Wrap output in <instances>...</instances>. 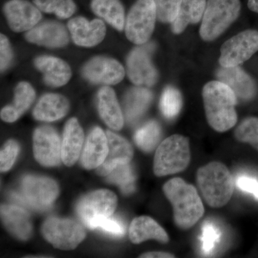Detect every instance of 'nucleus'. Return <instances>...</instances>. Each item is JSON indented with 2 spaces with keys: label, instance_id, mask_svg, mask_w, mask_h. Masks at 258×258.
Instances as JSON below:
<instances>
[{
  "label": "nucleus",
  "instance_id": "f257e3e1",
  "mask_svg": "<svg viewBox=\"0 0 258 258\" xmlns=\"http://www.w3.org/2000/svg\"><path fill=\"white\" fill-rule=\"evenodd\" d=\"M203 98L207 120L214 130L222 133L235 126L237 98L228 86L220 81H210L204 86Z\"/></svg>",
  "mask_w": 258,
  "mask_h": 258
},
{
  "label": "nucleus",
  "instance_id": "f03ea898",
  "mask_svg": "<svg viewBox=\"0 0 258 258\" xmlns=\"http://www.w3.org/2000/svg\"><path fill=\"white\" fill-rule=\"evenodd\" d=\"M163 191L172 205L174 222L179 228H191L203 217L205 208L193 185L181 178H173L164 185Z\"/></svg>",
  "mask_w": 258,
  "mask_h": 258
},
{
  "label": "nucleus",
  "instance_id": "7ed1b4c3",
  "mask_svg": "<svg viewBox=\"0 0 258 258\" xmlns=\"http://www.w3.org/2000/svg\"><path fill=\"white\" fill-rule=\"evenodd\" d=\"M197 182L206 203L214 208L225 206L233 195V176L225 164L209 163L197 173Z\"/></svg>",
  "mask_w": 258,
  "mask_h": 258
},
{
  "label": "nucleus",
  "instance_id": "20e7f679",
  "mask_svg": "<svg viewBox=\"0 0 258 258\" xmlns=\"http://www.w3.org/2000/svg\"><path fill=\"white\" fill-rule=\"evenodd\" d=\"M191 159L189 139L174 134L163 141L157 149L154 172L164 176L181 172L187 168Z\"/></svg>",
  "mask_w": 258,
  "mask_h": 258
},
{
  "label": "nucleus",
  "instance_id": "39448f33",
  "mask_svg": "<svg viewBox=\"0 0 258 258\" xmlns=\"http://www.w3.org/2000/svg\"><path fill=\"white\" fill-rule=\"evenodd\" d=\"M240 11V0H208L200 27V37L206 42L216 40L235 23Z\"/></svg>",
  "mask_w": 258,
  "mask_h": 258
},
{
  "label": "nucleus",
  "instance_id": "423d86ee",
  "mask_svg": "<svg viewBox=\"0 0 258 258\" xmlns=\"http://www.w3.org/2000/svg\"><path fill=\"white\" fill-rule=\"evenodd\" d=\"M157 20V8L154 0H137L125 20L127 38L136 45H144L152 36Z\"/></svg>",
  "mask_w": 258,
  "mask_h": 258
},
{
  "label": "nucleus",
  "instance_id": "0eeeda50",
  "mask_svg": "<svg viewBox=\"0 0 258 258\" xmlns=\"http://www.w3.org/2000/svg\"><path fill=\"white\" fill-rule=\"evenodd\" d=\"M42 233L55 248L74 249L86 237V232L79 222L69 219L50 217L42 227Z\"/></svg>",
  "mask_w": 258,
  "mask_h": 258
},
{
  "label": "nucleus",
  "instance_id": "6e6552de",
  "mask_svg": "<svg viewBox=\"0 0 258 258\" xmlns=\"http://www.w3.org/2000/svg\"><path fill=\"white\" fill-rule=\"evenodd\" d=\"M23 198L14 195L21 203L36 210L49 208L58 196L59 188L53 180L42 176H27L22 181Z\"/></svg>",
  "mask_w": 258,
  "mask_h": 258
},
{
  "label": "nucleus",
  "instance_id": "1a4fd4ad",
  "mask_svg": "<svg viewBox=\"0 0 258 258\" xmlns=\"http://www.w3.org/2000/svg\"><path fill=\"white\" fill-rule=\"evenodd\" d=\"M258 50V31L247 30L231 37L222 45L219 62L222 67L239 66Z\"/></svg>",
  "mask_w": 258,
  "mask_h": 258
},
{
  "label": "nucleus",
  "instance_id": "9d476101",
  "mask_svg": "<svg viewBox=\"0 0 258 258\" xmlns=\"http://www.w3.org/2000/svg\"><path fill=\"white\" fill-rule=\"evenodd\" d=\"M116 195L109 190L101 189L88 194L77 205L79 216L85 225L99 217H111L116 208Z\"/></svg>",
  "mask_w": 258,
  "mask_h": 258
},
{
  "label": "nucleus",
  "instance_id": "9b49d317",
  "mask_svg": "<svg viewBox=\"0 0 258 258\" xmlns=\"http://www.w3.org/2000/svg\"><path fill=\"white\" fill-rule=\"evenodd\" d=\"M33 151L35 159L42 166L59 165L61 143L55 129L47 125L38 127L33 135Z\"/></svg>",
  "mask_w": 258,
  "mask_h": 258
},
{
  "label": "nucleus",
  "instance_id": "f8f14e48",
  "mask_svg": "<svg viewBox=\"0 0 258 258\" xmlns=\"http://www.w3.org/2000/svg\"><path fill=\"white\" fill-rule=\"evenodd\" d=\"M82 72L85 79L95 84H118L125 76V70L118 61L103 56L88 61Z\"/></svg>",
  "mask_w": 258,
  "mask_h": 258
},
{
  "label": "nucleus",
  "instance_id": "ddd939ff",
  "mask_svg": "<svg viewBox=\"0 0 258 258\" xmlns=\"http://www.w3.org/2000/svg\"><path fill=\"white\" fill-rule=\"evenodd\" d=\"M3 11L10 28L16 32L29 31L42 19L36 5L25 0H10L4 5Z\"/></svg>",
  "mask_w": 258,
  "mask_h": 258
},
{
  "label": "nucleus",
  "instance_id": "4468645a",
  "mask_svg": "<svg viewBox=\"0 0 258 258\" xmlns=\"http://www.w3.org/2000/svg\"><path fill=\"white\" fill-rule=\"evenodd\" d=\"M127 74L131 81L137 86H152L157 82L158 72L147 49L137 47L129 53Z\"/></svg>",
  "mask_w": 258,
  "mask_h": 258
},
{
  "label": "nucleus",
  "instance_id": "2eb2a0df",
  "mask_svg": "<svg viewBox=\"0 0 258 258\" xmlns=\"http://www.w3.org/2000/svg\"><path fill=\"white\" fill-rule=\"evenodd\" d=\"M216 76L218 81L225 83L233 91L237 99L250 101L257 94L255 81L240 66L227 68L221 66L217 71Z\"/></svg>",
  "mask_w": 258,
  "mask_h": 258
},
{
  "label": "nucleus",
  "instance_id": "dca6fc26",
  "mask_svg": "<svg viewBox=\"0 0 258 258\" xmlns=\"http://www.w3.org/2000/svg\"><path fill=\"white\" fill-rule=\"evenodd\" d=\"M68 28L75 43L81 47L96 46L106 36L105 24L98 19L89 22L83 17H77L70 20Z\"/></svg>",
  "mask_w": 258,
  "mask_h": 258
},
{
  "label": "nucleus",
  "instance_id": "f3484780",
  "mask_svg": "<svg viewBox=\"0 0 258 258\" xmlns=\"http://www.w3.org/2000/svg\"><path fill=\"white\" fill-rule=\"evenodd\" d=\"M28 42L51 48L62 47L69 42V33L62 24L44 22L29 30L25 35Z\"/></svg>",
  "mask_w": 258,
  "mask_h": 258
},
{
  "label": "nucleus",
  "instance_id": "a211bd4d",
  "mask_svg": "<svg viewBox=\"0 0 258 258\" xmlns=\"http://www.w3.org/2000/svg\"><path fill=\"white\" fill-rule=\"evenodd\" d=\"M108 152L103 164L97 168V172L101 176L109 174L117 166L130 163L134 156V150L128 141L113 132H106Z\"/></svg>",
  "mask_w": 258,
  "mask_h": 258
},
{
  "label": "nucleus",
  "instance_id": "6ab92c4d",
  "mask_svg": "<svg viewBox=\"0 0 258 258\" xmlns=\"http://www.w3.org/2000/svg\"><path fill=\"white\" fill-rule=\"evenodd\" d=\"M108 144L106 134L99 127H96L88 136L81 163L87 169H97L103 164L108 154Z\"/></svg>",
  "mask_w": 258,
  "mask_h": 258
},
{
  "label": "nucleus",
  "instance_id": "aec40b11",
  "mask_svg": "<svg viewBox=\"0 0 258 258\" xmlns=\"http://www.w3.org/2000/svg\"><path fill=\"white\" fill-rule=\"evenodd\" d=\"M35 66L43 74L45 83L52 87H60L71 79V69L67 62L52 56H40L35 60Z\"/></svg>",
  "mask_w": 258,
  "mask_h": 258
},
{
  "label": "nucleus",
  "instance_id": "412c9836",
  "mask_svg": "<svg viewBox=\"0 0 258 258\" xmlns=\"http://www.w3.org/2000/svg\"><path fill=\"white\" fill-rule=\"evenodd\" d=\"M84 134L76 118L69 120L64 126L63 138L61 144V157L68 166L77 161L82 149Z\"/></svg>",
  "mask_w": 258,
  "mask_h": 258
},
{
  "label": "nucleus",
  "instance_id": "4be33fe9",
  "mask_svg": "<svg viewBox=\"0 0 258 258\" xmlns=\"http://www.w3.org/2000/svg\"><path fill=\"white\" fill-rule=\"evenodd\" d=\"M1 217L12 235L23 240L30 238L32 230L31 220L23 209L14 205H2Z\"/></svg>",
  "mask_w": 258,
  "mask_h": 258
},
{
  "label": "nucleus",
  "instance_id": "5701e85b",
  "mask_svg": "<svg viewBox=\"0 0 258 258\" xmlns=\"http://www.w3.org/2000/svg\"><path fill=\"white\" fill-rule=\"evenodd\" d=\"M129 237L134 244L142 243L149 240H156L164 244L169 241V235L162 227L147 216L134 219L129 227Z\"/></svg>",
  "mask_w": 258,
  "mask_h": 258
},
{
  "label": "nucleus",
  "instance_id": "b1692460",
  "mask_svg": "<svg viewBox=\"0 0 258 258\" xmlns=\"http://www.w3.org/2000/svg\"><path fill=\"white\" fill-rule=\"evenodd\" d=\"M98 108L102 119L110 128L120 130L123 128V117L114 91L104 86L98 93Z\"/></svg>",
  "mask_w": 258,
  "mask_h": 258
},
{
  "label": "nucleus",
  "instance_id": "393cba45",
  "mask_svg": "<svg viewBox=\"0 0 258 258\" xmlns=\"http://www.w3.org/2000/svg\"><path fill=\"white\" fill-rule=\"evenodd\" d=\"M69 110V103L64 96L55 93H48L40 98L33 115L42 121H55L63 118Z\"/></svg>",
  "mask_w": 258,
  "mask_h": 258
},
{
  "label": "nucleus",
  "instance_id": "a878e982",
  "mask_svg": "<svg viewBox=\"0 0 258 258\" xmlns=\"http://www.w3.org/2000/svg\"><path fill=\"white\" fill-rule=\"evenodd\" d=\"M35 98V90L30 83H19L15 88L14 102L2 109V119L8 123L15 122L30 108Z\"/></svg>",
  "mask_w": 258,
  "mask_h": 258
},
{
  "label": "nucleus",
  "instance_id": "bb28decb",
  "mask_svg": "<svg viewBox=\"0 0 258 258\" xmlns=\"http://www.w3.org/2000/svg\"><path fill=\"white\" fill-rule=\"evenodd\" d=\"M208 0H183L175 20L171 23V31L179 35L189 25H195L203 20Z\"/></svg>",
  "mask_w": 258,
  "mask_h": 258
},
{
  "label": "nucleus",
  "instance_id": "cd10ccee",
  "mask_svg": "<svg viewBox=\"0 0 258 258\" xmlns=\"http://www.w3.org/2000/svg\"><path fill=\"white\" fill-rule=\"evenodd\" d=\"M91 8L97 16L106 20L118 31L124 28L125 11L120 0H91Z\"/></svg>",
  "mask_w": 258,
  "mask_h": 258
},
{
  "label": "nucleus",
  "instance_id": "c85d7f7f",
  "mask_svg": "<svg viewBox=\"0 0 258 258\" xmlns=\"http://www.w3.org/2000/svg\"><path fill=\"white\" fill-rule=\"evenodd\" d=\"M152 93L145 88H133L125 96V111L128 121L138 120L152 101Z\"/></svg>",
  "mask_w": 258,
  "mask_h": 258
},
{
  "label": "nucleus",
  "instance_id": "c756f323",
  "mask_svg": "<svg viewBox=\"0 0 258 258\" xmlns=\"http://www.w3.org/2000/svg\"><path fill=\"white\" fill-rule=\"evenodd\" d=\"M161 134L160 125L155 120H149L136 132L134 140L142 150L150 152L157 147Z\"/></svg>",
  "mask_w": 258,
  "mask_h": 258
},
{
  "label": "nucleus",
  "instance_id": "7c9ffc66",
  "mask_svg": "<svg viewBox=\"0 0 258 258\" xmlns=\"http://www.w3.org/2000/svg\"><path fill=\"white\" fill-rule=\"evenodd\" d=\"M33 4L40 11L61 19L71 18L76 10L74 0H33Z\"/></svg>",
  "mask_w": 258,
  "mask_h": 258
},
{
  "label": "nucleus",
  "instance_id": "2f4dec72",
  "mask_svg": "<svg viewBox=\"0 0 258 258\" xmlns=\"http://www.w3.org/2000/svg\"><path fill=\"white\" fill-rule=\"evenodd\" d=\"M182 108V96L177 88L167 86L163 91L160 100L161 113L167 119L176 118Z\"/></svg>",
  "mask_w": 258,
  "mask_h": 258
},
{
  "label": "nucleus",
  "instance_id": "473e14b6",
  "mask_svg": "<svg viewBox=\"0 0 258 258\" xmlns=\"http://www.w3.org/2000/svg\"><path fill=\"white\" fill-rule=\"evenodd\" d=\"M221 229L211 220L204 222L202 227L201 250L206 256L212 255L222 240Z\"/></svg>",
  "mask_w": 258,
  "mask_h": 258
},
{
  "label": "nucleus",
  "instance_id": "72a5a7b5",
  "mask_svg": "<svg viewBox=\"0 0 258 258\" xmlns=\"http://www.w3.org/2000/svg\"><path fill=\"white\" fill-rule=\"evenodd\" d=\"M110 182L118 184L124 194H131L135 190V176L130 163L117 166L107 175Z\"/></svg>",
  "mask_w": 258,
  "mask_h": 258
},
{
  "label": "nucleus",
  "instance_id": "f704fd0d",
  "mask_svg": "<svg viewBox=\"0 0 258 258\" xmlns=\"http://www.w3.org/2000/svg\"><path fill=\"white\" fill-rule=\"evenodd\" d=\"M235 137L240 142L250 144L258 152V118L248 117L242 120L235 129Z\"/></svg>",
  "mask_w": 258,
  "mask_h": 258
},
{
  "label": "nucleus",
  "instance_id": "c9c22d12",
  "mask_svg": "<svg viewBox=\"0 0 258 258\" xmlns=\"http://www.w3.org/2000/svg\"><path fill=\"white\" fill-rule=\"evenodd\" d=\"M157 8V20L163 23H171L179 13L183 0H154Z\"/></svg>",
  "mask_w": 258,
  "mask_h": 258
},
{
  "label": "nucleus",
  "instance_id": "e433bc0d",
  "mask_svg": "<svg viewBox=\"0 0 258 258\" xmlns=\"http://www.w3.org/2000/svg\"><path fill=\"white\" fill-rule=\"evenodd\" d=\"M88 227L91 229H101L106 233L115 237H121L124 235L125 232L124 225L119 220L110 217L97 218L93 220Z\"/></svg>",
  "mask_w": 258,
  "mask_h": 258
},
{
  "label": "nucleus",
  "instance_id": "4c0bfd02",
  "mask_svg": "<svg viewBox=\"0 0 258 258\" xmlns=\"http://www.w3.org/2000/svg\"><path fill=\"white\" fill-rule=\"evenodd\" d=\"M19 150L18 144L13 140H10L5 144L4 148L0 154V169L2 172L11 169L14 164L15 159L18 157Z\"/></svg>",
  "mask_w": 258,
  "mask_h": 258
},
{
  "label": "nucleus",
  "instance_id": "58836bf2",
  "mask_svg": "<svg viewBox=\"0 0 258 258\" xmlns=\"http://www.w3.org/2000/svg\"><path fill=\"white\" fill-rule=\"evenodd\" d=\"M13 54L9 40L5 35L0 37V67L1 71H6L13 61Z\"/></svg>",
  "mask_w": 258,
  "mask_h": 258
},
{
  "label": "nucleus",
  "instance_id": "ea45409f",
  "mask_svg": "<svg viewBox=\"0 0 258 258\" xmlns=\"http://www.w3.org/2000/svg\"><path fill=\"white\" fill-rule=\"evenodd\" d=\"M237 187L245 192L252 194L256 199H258V180L252 176L240 175L236 180Z\"/></svg>",
  "mask_w": 258,
  "mask_h": 258
},
{
  "label": "nucleus",
  "instance_id": "a19ab883",
  "mask_svg": "<svg viewBox=\"0 0 258 258\" xmlns=\"http://www.w3.org/2000/svg\"><path fill=\"white\" fill-rule=\"evenodd\" d=\"M175 256L174 254L168 253V252H147L139 256V257L145 258H171L174 257Z\"/></svg>",
  "mask_w": 258,
  "mask_h": 258
},
{
  "label": "nucleus",
  "instance_id": "79ce46f5",
  "mask_svg": "<svg viewBox=\"0 0 258 258\" xmlns=\"http://www.w3.org/2000/svg\"><path fill=\"white\" fill-rule=\"evenodd\" d=\"M247 7L251 11L258 14V0H248Z\"/></svg>",
  "mask_w": 258,
  "mask_h": 258
}]
</instances>
